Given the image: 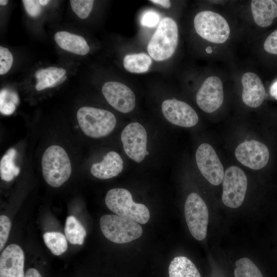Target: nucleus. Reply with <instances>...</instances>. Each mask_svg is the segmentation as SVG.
Masks as SVG:
<instances>
[{"instance_id":"obj_1","label":"nucleus","mask_w":277,"mask_h":277,"mask_svg":"<svg viewBox=\"0 0 277 277\" xmlns=\"http://www.w3.org/2000/svg\"><path fill=\"white\" fill-rule=\"evenodd\" d=\"M43 176L53 187L62 185L70 177L72 168L66 151L61 146L52 145L45 151L42 159Z\"/></svg>"},{"instance_id":"obj_2","label":"nucleus","mask_w":277,"mask_h":277,"mask_svg":"<svg viewBox=\"0 0 277 277\" xmlns=\"http://www.w3.org/2000/svg\"><path fill=\"white\" fill-rule=\"evenodd\" d=\"M178 43V28L171 18H163L147 46L151 57L156 61L170 58L174 53Z\"/></svg>"},{"instance_id":"obj_3","label":"nucleus","mask_w":277,"mask_h":277,"mask_svg":"<svg viewBox=\"0 0 277 277\" xmlns=\"http://www.w3.org/2000/svg\"><path fill=\"white\" fill-rule=\"evenodd\" d=\"M108 208L116 215L145 224L150 219L148 208L143 204L135 203L128 190L116 188L109 190L105 197Z\"/></svg>"},{"instance_id":"obj_4","label":"nucleus","mask_w":277,"mask_h":277,"mask_svg":"<svg viewBox=\"0 0 277 277\" xmlns=\"http://www.w3.org/2000/svg\"><path fill=\"white\" fill-rule=\"evenodd\" d=\"M78 125L84 133L92 138H100L114 129L116 120L111 112L91 107H83L76 114Z\"/></svg>"},{"instance_id":"obj_5","label":"nucleus","mask_w":277,"mask_h":277,"mask_svg":"<svg viewBox=\"0 0 277 277\" xmlns=\"http://www.w3.org/2000/svg\"><path fill=\"white\" fill-rule=\"evenodd\" d=\"M100 224L104 235L115 243L131 242L141 237L143 233L139 223L118 215H104L101 217Z\"/></svg>"},{"instance_id":"obj_6","label":"nucleus","mask_w":277,"mask_h":277,"mask_svg":"<svg viewBox=\"0 0 277 277\" xmlns=\"http://www.w3.org/2000/svg\"><path fill=\"white\" fill-rule=\"evenodd\" d=\"M194 26L200 36L214 43L225 42L230 35V28L226 20L211 11L198 13L194 19Z\"/></svg>"},{"instance_id":"obj_7","label":"nucleus","mask_w":277,"mask_h":277,"mask_svg":"<svg viewBox=\"0 0 277 277\" xmlns=\"http://www.w3.org/2000/svg\"><path fill=\"white\" fill-rule=\"evenodd\" d=\"M184 212L191 235L199 241L204 239L207 234L209 212L206 204L198 194L192 192L188 196Z\"/></svg>"},{"instance_id":"obj_8","label":"nucleus","mask_w":277,"mask_h":277,"mask_svg":"<svg viewBox=\"0 0 277 277\" xmlns=\"http://www.w3.org/2000/svg\"><path fill=\"white\" fill-rule=\"evenodd\" d=\"M247 187L245 172L239 167H228L223 180L222 201L230 208H236L243 203Z\"/></svg>"},{"instance_id":"obj_9","label":"nucleus","mask_w":277,"mask_h":277,"mask_svg":"<svg viewBox=\"0 0 277 277\" xmlns=\"http://www.w3.org/2000/svg\"><path fill=\"white\" fill-rule=\"evenodd\" d=\"M121 138L127 155L137 163L142 162L147 152L145 128L137 122L130 123L122 131Z\"/></svg>"},{"instance_id":"obj_10","label":"nucleus","mask_w":277,"mask_h":277,"mask_svg":"<svg viewBox=\"0 0 277 277\" xmlns=\"http://www.w3.org/2000/svg\"><path fill=\"white\" fill-rule=\"evenodd\" d=\"M195 160L200 172L210 184L217 186L222 183L224 175L223 166L210 145L203 143L200 145Z\"/></svg>"},{"instance_id":"obj_11","label":"nucleus","mask_w":277,"mask_h":277,"mask_svg":"<svg viewBox=\"0 0 277 277\" xmlns=\"http://www.w3.org/2000/svg\"><path fill=\"white\" fill-rule=\"evenodd\" d=\"M235 155L236 159L245 166L259 170L267 164L269 151L263 143L250 140L239 144L235 149Z\"/></svg>"},{"instance_id":"obj_12","label":"nucleus","mask_w":277,"mask_h":277,"mask_svg":"<svg viewBox=\"0 0 277 277\" xmlns=\"http://www.w3.org/2000/svg\"><path fill=\"white\" fill-rule=\"evenodd\" d=\"M224 100L223 86L221 79L216 76L206 78L199 90L196 101L201 109L212 113L218 109Z\"/></svg>"},{"instance_id":"obj_13","label":"nucleus","mask_w":277,"mask_h":277,"mask_svg":"<svg viewBox=\"0 0 277 277\" xmlns=\"http://www.w3.org/2000/svg\"><path fill=\"white\" fill-rule=\"evenodd\" d=\"M102 91L107 102L118 111L126 113L134 109L135 95L125 85L117 82H107L103 85Z\"/></svg>"},{"instance_id":"obj_14","label":"nucleus","mask_w":277,"mask_h":277,"mask_svg":"<svg viewBox=\"0 0 277 277\" xmlns=\"http://www.w3.org/2000/svg\"><path fill=\"white\" fill-rule=\"evenodd\" d=\"M162 111L164 117L176 126L191 127L199 121L197 113L190 105L174 98L163 101Z\"/></svg>"},{"instance_id":"obj_15","label":"nucleus","mask_w":277,"mask_h":277,"mask_svg":"<svg viewBox=\"0 0 277 277\" xmlns=\"http://www.w3.org/2000/svg\"><path fill=\"white\" fill-rule=\"evenodd\" d=\"M24 253L17 245L8 246L0 256V277H24Z\"/></svg>"},{"instance_id":"obj_16","label":"nucleus","mask_w":277,"mask_h":277,"mask_svg":"<svg viewBox=\"0 0 277 277\" xmlns=\"http://www.w3.org/2000/svg\"><path fill=\"white\" fill-rule=\"evenodd\" d=\"M241 82L242 97L245 104L251 108L262 105L265 98V89L258 75L253 72H246L242 75Z\"/></svg>"},{"instance_id":"obj_17","label":"nucleus","mask_w":277,"mask_h":277,"mask_svg":"<svg viewBox=\"0 0 277 277\" xmlns=\"http://www.w3.org/2000/svg\"><path fill=\"white\" fill-rule=\"evenodd\" d=\"M123 161L115 151L108 152L99 163H94L90 169L93 176L100 179H108L117 176L123 170Z\"/></svg>"},{"instance_id":"obj_18","label":"nucleus","mask_w":277,"mask_h":277,"mask_svg":"<svg viewBox=\"0 0 277 277\" xmlns=\"http://www.w3.org/2000/svg\"><path fill=\"white\" fill-rule=\"evenodd\" d=\"M251 9L254 21L260 27H268L277 17V4L272 0L251 1Z\"/></svg>"},{"instance_id":"obj_19","label":"nucleus","mask_w":277,"mask_h":277,"mask_svg":"<svg viewBox=\"0 0 277 277\" xmlns=\"http://www.w3.org/2000/svg\"><path fill=\"white\" fill-rule=\"evenodd\" d=\"M54 38L60 47L73 53L84 55L90 50L87 42L80 35L62 31L57 32Z\"/></svg>"},{"instance_id":"obj_20","label":"nucleus","mask_w":277,"mask_h":277,"mask_svg":"<svg viewBox=\"0 0 277 277\" xmlns=\"http://www.w3.org/2000/svg\"><path fill=\"white\" fill-rule=\"evenodd\" d=\"M169 277H201L193 263L188 258L179 256L174 258L169 266Z\"/></svg>"},{"instance_id":"obj_21","label":"nucleus","mask_w":277,"mask_h":277,"mask_svg":"<svg viewBox=\"0 0 277 277\" xmlns=\"http://www.w3.org/2000/svg\"><path fill=\"white\" fill-rule=\"evenodd\" d=\"M66 71L62 68L54 67L42 68L35 73L37 82L35 89L41 91L48 88L54 87V85L64 75Z\"/></svg>"},{"instance_id":"obj_22","label":"nucleus","mask_w":277,"mask_h":277,"mask_svg":"<svg viewBox=\"0 0 277 277\" xmlns=\"http://www.w3.org/2000/svg\"><path fill=\"white\" fill-rule=\"evenodd\" d=\"M152 63L150 55L145 53L126 55L123 61L124 67L132 73H141L147 71Z\"/></svg>"},{"instance_id":"obj_23","label":"nucleus","mask_w":277,"mask_h":277,"mask_svg":"<svg viewBox=\"0 0 277 277\" xmlns=\"http://www.w3.org/2000/svg\"><path fill=\"white\" fill-rule=\"evenodd\" d=\"M65 236L68 241L73 245H82L86 235L85 228L73 215L66 219L65 226Z\"/></svg>"},{"instance_id":"obj_24","label":"nucleus","mask_w":277,"mask_h":277,"mask_svg":"<svg viewBox=\"0 0 277 277\" xmlns=\"http://www.w3.org/2000/svg\"><path fill=\"white\" fill-rule=\"evenodd\" d=\"M16 155V150L11 148L2 157L0 161V175L3 180L9 182L18 175L20 169L15 165L14 161Z\"/></svg>"},{"instance_id":"obj_25","label":"nucleus","mask_w":277,"mask_h":277,"mask_svg":"<svg viewBox=\"0 0 277 277\" xmlns=\"http://www.w3.org/2000/svg\"><path fill=\"white\" fill-rule=\"evenodd\" d=\"M43 239L46 246L55 255H61L67 249V238L60 232H47L44 234Z\"/></svg>"},{"instance_id":"obj_26","label":"nucleus","mask_w":277,"mask_h":277,"mask_svg":"<svg viewBox=\"0 0 277 277\" xmlns=\"http://www.w3.org/2000/svg\"><path fill=\"white\" fill-rule=\"evenodd\" d=\"M19 98L17 93L8 88L0 92V111L4 115L12 114L18 104Z\"/></svg>"},{"instance_id":"obj_27","label":"nucleus","mask_w":277,"mask_h":277,"mask_svg":"<svg viewBox=\"0 0 277 277\" xmlns=\"http://www.w3.org/2000/svg\"><path fill=\"white\" fill-rule=\"evenodd\" d=\"M235 277H263L254 263L247 258H243L235 262Z\"/></svg>"},{"instance_id":"obj_28","label":"nucleus","mask_w":277,"mask_h":277,"mask_svg":"<svg viewBox=\"0 0 277 277\" xmlns=\"http://www.w3.org/2000/svg\"><path fill=\"white\" fill-rule=\"evenodd\" d=\"M70 4L74 12L82 19L86 18L93 8V0H71Z\"/></svg>"},{"instance_id":"obj_29","label":"nucleus","mask_w":277,"mask_h":277,"mask_svg":"<svg viewBox=\"0 0 277 277\" xmlns=\"http://www.w3.org/2000/svg\"><path fill=\"white\" fill-rule=\"evenodd\" d=\"M13 58L7 48L0 47V74L6 73L10 69Z\"/></svg>"},{"instance_id":"obj_30","label":"nucleus","mask_w":277,"mask_h":277,"mask_svg":"<svg viewBox=\"0 0 277 277\" xmlns=\"http://www.w3.org/2000/svg\"><path fill=\"white\" fill-rule=\"evenodd\" d=\"M11 221L4 215L0 216V251L4 248L9 237L11 229Z\"/></svg>"},{"instance_id":"obj_31","label":"nucleus","mask_w":277,"mask_h":277,"mask_svg":"<svg viewBox=\"0 0 277 277\" xmlns=\"http://www.w3.org/2000/svg\"><path fill=\"white\" fill-rule=\"evenodd\" d=\"M160 18V15L156 12L148 10L143 14L141 18V24L144 27L153 28L159 23Z\"/></svg>"},{"instance_id":"obj_32","label":"nucleus","mask_w":277,"mask_h":277,"mask_svg":"<svg viewBox=\"0 0 277 277\" xmlns=\"http://www.w3.org/2000/svg\"><path fill=\"white\" fill-rule=\"evenodd\" d=\"M26 12L31 17L38 16L42 12V6L39 1L23 0L22 1Z\"/></svg>"},{"instance_id":"obj_33","label":"nucleus","mask_w":277,"mask_h":277,"mask_svg":"<svg viewBox=\"0 0 277 277\" xmlns=\"http://www.w3.org/2000/svg\"><path fill=\"white\" fill-rule=\"evenodd\" d=\"M264 48L266 52L277 55V29L267 37L264 44Z\"/></svg>"},{"instance_id":"obj_34","label":"nucleus","mask_w":277,"mask_h":277,"mask_svg":"<svg viewBox=\"0 0 277 277\" xmlns=\"http://www.w3.org/2000/svg\"><path fill=\"white\" fill-rule=\"evenodd\" d=\"M24 277H42L40 273L35 268H30L27 270Z\"/></svg>"},{"instance_id":"obj_35","label":"nucleus","mask_w":277,"mask_h":277,"mask_svg":"<svg viewBox=\"0 0 277 277\" xmlns=\"http://www.w3.org/2000/svg\"><path fill=\"white\" fill-rule=\"evenodd\" d=\"M150 2L165 8H168L171 6L170 2L168 0H151Z\"/></svg>"},{"instance_id":"obj_36","label":"nucleus","mask_w":277,"mask_h":277,"mask_svg":"<svg viewBox=\"0 0 277 277\" xmlns=\"http://www.w3.org/2000/svg\"><path fill=\"white\" fill-rule=\"evenodd\" d=\"M270 94L277 100V80L271 85L270 88Z\"/></svg>"},{"instance_id":"obj_37","label":"nucleus","mask_w":277,"mask_h":277,"mask_svg":"<svg viewBox=\"0 0 277 277\" xmlns=\"http://www.w3.org/2000/svg\"><path fill=\"white\" fill-rule=\"evenodd\" d=\"M67 76H66L65 75H64L54 85V87L60 85V84L63 83L67 79Z\"/></svg>"},{"instance_id":"obj_38","label":"nucleus","mask_w":277,"mask_h":277,"mask_svg":"<svg viewBox=\"0 0 277 277\" xmlns=\"http://www.w3.org/2000/svg\"><path fill=\"white\" fill-rule=\"evenodd\" d=\"M39 2L41 6H42L47 5L50 1L48 0H39Z\"/></svg>"},{"instance_id":"obj_39","label":"nucleus","mask_w":277,"mask_h":277,"mask_svg":"<svg viewBox=\"0 0 277 277\" xmlns=\"http://www.w3.org/2000/svg\"><path fill=\"white\" fill-rule=\"evenodd\" d=\"M8 1L7 0H1L0 1V5L1 6H5V5H6V4H7L8 3Z\"/></svg>"},{"instance_id":"obj_40","label":"nucleus","mask_w":277,"mask_h":277,"mask_svg":"<svg viewBox=\"0 0 277 277\" xmlns=\"http://www.w3.org/2000/svg\"><path fill=\"white\" fill-rule=\"evenodd\" d=\"M206 52H207V53H211L212 50H211V47H207V48H206Z\"/></svg>"},{"instance_id":"obj_41","label":"nucleus","mask_w":277,"mask_h":277,"mask_svg":"<svg viewBox=\"0 0 277 277\" xmlns=\"http://www.w3.org/2000/svg\"><path fill=\"white\" fill-rule=\"evenodd\" d=\"M275 3L277 4V0L274 1Z\"/></svg>"}]
</instances>
